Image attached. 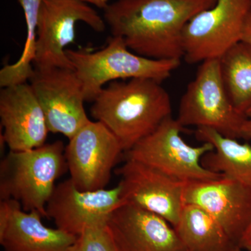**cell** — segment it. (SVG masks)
Here are the masks:
<instances>
[{"label": "cell", "mask_w": 251, "mask_h": 251, "mask_svg": "<svg viewBox=\"0 0 251 251\" xmlns=\"http://www.w3.org/2000/svg\"><path fill=\"white\" fill-rule=\"evenodd\" d=\"M217 0H116L103 10L112 36L135 53L153 59L184 58L187 23Z\"/></svg>", "instance_id": "obj_1"}, {"label": "cell", "mask_w": 251, "mask_h": 251, "mask_svg": "<svg viewBox=\"0 0 251 251\" xmlns=\"http://www.w3.org/2000/svg\"><path fill=\"white\" fill-rule=\"evenodd\" d=\"M176 119L183 128H209L228 138H240L241 127L247 118L236 110L227 95L219 59L201 63L181 97Z\"/></svg>", "instance_id": "obj_6"}, {"label": "cell", "mask_w": 251, "mask_h": 251, "mask_svg": "<svg viewBox=\"0 0 251 251\" xmlns=\"http://www.w3.org/2000/svg\"><path fill=\"white\" fill-rule=\"evenodd\" d=\"M183 201L184 204L199 206L212 216L239 246L251 221V186L225 176L187 181Z\"/></svg>", "instance_id": "obj_13"}, {"label": "cell", "mask_w": 251, "mask_h": 251, "mask_svg": "<svg viewBox=\"0 0 251 251\" xmlns=\"http://www.w3.org/2000/svg\"><path fill=\"white\" fill-rule=\"evenodd\" d=\"M115 173L121 177L124 202L161 216L175 227L184 206L185 182L131 159Z\"/></svg>", "instance_id": "obj_12"}, {"label": "cell", "mask_w": 251, "mask_h": 251, "mask_svg": "<svg viewBox=\"0 0 251 251\" xmlns=\"http://www.w3.org/2000/svg\"><path fill=\"white\" fill-rule=\"evenodd\" d=\"M108 226L121 251H188L166 220L133 204L117 208Z\"/></svg>", "instance_id": "obj_15"}, {"label": "cell", "mask_w": 251, "mask_h": 251, "mask_svg": "<svg viewBox=\"0 0 251 251\" xmlns=\"http://www.w3.org/2000/svg\"><path fill=\"white\" fill-rule=\"evenodd\" d=\"M37 211H26L14 199L0 202V244L4 251H69L76 236L46 227Z\"/></svg>", "instance_id": "obj_16"}, {"label": "cell", "mask_w": 251, "mask_h": 251, "mask_svg": "<svg viewBox=\"0 0 251 251\" xmlns=\"http://www.w3.org/2000/svg\"><path fill=\"white\" fill-rule=\"evenodd\" d=\"M219 59L227 95L236 110L246 117L251 107V45L240 41Z\"/></svg>", "instance_id": "obj_19"}, {"label": "cell", "mask_w": 251, "mask_h": 251, "mask_svg": "<svg viewBox=\"0 0 251 251\" xmlns=\"http://www.w3.org/2000/svg\"><path fill=\"white\" fill-rule=\"evenodd\" d=\"M246 117L247 119H251V107L249 109V110L246 113Z\"/></svg>", "instance_id": "obj_26"}, {"label": "cell", "mask_w": 251, "mask_h": 251, "mask_svg": "<svg viewBox=\"0 0 251 251\" xmlns=\"http://www.w3.org/2000/svg\"><path fill=\"white\" fill-rule=\"evenodd\" d=\"M92 103L91 115L115 135L125 152L173 116L169 94L152 79L110 82Z\"/></svg>", "instance_id": "obj_2"}, {"label": "cell", "mask_w": 251, "mask_h": 251, "mask_svg": "<svg viewBox=\"0 0 251 251\" xmlns=\"http://www.w3.org/2000/svg\"><path fill=\"white\" fill-rule=\"evenodd\" d=\"M29 82L51 133L70 140L91 122L84 107L82 83L74 69L34 68Z\"/></svg>", "instance_id": "obj_9"}, {"label": "cell", "mask_w": 251, "mask_h": 251, "mask_svg": "<svg viewBox=\"0 0 251 251\" xmlns=\"http://www.w3.org/2000/svg\"><path fill=\"white\" fill-rule=\"evenodd\" d=\"M83 22L97 32L106 29V23L90 4L80 0H42L37 25L35 69H74L66 54L74 43L75 25Z\"/></svg>", "instance_id": "obj_7"}, {"label": "cell", "mask_w": 251, "mask_h": 251, "mask_svg": "<svg viewBox=\"0 0 251 251\" xmlns=\"http://www.w3.org/2000/svg\"><path fill=\"white\" fill-rule=\"evenodd\" d=\"M61 140L26 151H9L0 164V199H14L26 211L47 218L56 180L68 170Z\"/></svg>", "instance_id": "obj_3"}, {"label": "cell", "mask_w": 251, "mask_h": 251, "mask_svg": "<svg viewBox=\"0 0 251 251\" xmlns=\"http://www.w3.org/2000/svg\"><path fill=\"white\" fill-rule=\"evenodd\" d=\"M82 83L85 101L93 102L107 83L126 79L149 78L162 82L181 64L176 59L147 58L130 50L119 36L103 49L90 52L66 50Z\"/></svg>", "instance_id": "obj_4"}, {"label": "cell", "mask_w": 251, "mask_h": 251, "mask_svg": "<svg viewBox=\"0 0 251 251\" xmlns=\"http://www.w3.org/2000/svg\"><path fill=\"white\" fill-rule=\"evenodd\" d=\"M69 251H121L108 226L85 229L77 236Z\"/></svg>", "instance_id": "obj_21"}, {"label": "cell", "mask_w": 251, "mask_h": 251, "mask_svg": "<svg viewBox=\"0 0 251 251\" xmlns=\"http://www.w3.org/2000/svg\"><path fill=\"white\" fill-rule=\"evenodd\" d=\"M88 4L94 5L99 9H105L109 4V0H80Z\"/></svg>", "instance_id": "obj_25"}, {"label": "cell", "mask_w": 251, "mask_h": 251, "mask_svg": "<svg viewBox=\"0 0 251 251\" xmlns=\"http://www.w3.org/2000/svg\"><path fill=\"white\" fill-rule=\"evenodd\" d=\"M188 251H240L223 226L199 206L184 204L175 227Z\"/></svg>", "instance_id": "obj_18"}, {"label": "cell", "mask_w": 251, "mask_h": 251, "mask_svg": "<svg viewBox=\"0 0 251 251\" xmlns=\"http://www.w3.org/2000/svg\"><path fill=\"white\" fill-rule=\"evenodd\" d=\"M240 138L251 143V119H247L243 123L240 129Z\"/></svg>", "instance_id": "obj_24"}, {"label": "cell", "mask_w": 251, "mask_h": 251, "mask_svg": "<svg viewBox=\"0 0 251 251\" xmlns=\"http://www.w3.org/2000/svg\"><path fill=\"white\" fill-rule=\"evenodd\" d=\"M251 11V0H217L196 15L183 32L184 58L189 64L219 59L242 41L243 29Z\"/></svg>", "instance_id": "obj_8"}, {"label": "cell", "mask_w": 251, "mask_h": 251, "mask_svg": "<svg viewBox=\"0 0 251 251\" xmlns=\"http://www.w3.org/2000/svg\"><path fill=\"white\" fill-rule=\"evenodd\" d=\"M241 249L251 251V221L239 243Z\"/></svg>", "instance_id": "obj_22"}, {"label": "cell", "mask_w": 251, "mask_h": 251, "mask_svg": "<svg viewBox=\"0 0 251 251\" xmlns=\"http://www.w3.org/2000/svg\"><path fill=\"white\" fill-rule=\"evenodd\" d=\"M123 204L120 184L110 189L82 191L69 178L56 185L46 209L57 228L77 237L85 229L108 226L112 213Z\"/></svg>", "instance_id": "obj_11"}, {"label": "cell", "mask_w": 251, "mask_h": 251, "mask_svg": "<svg viewBox=\"0 0 251 251\" xmlns=\"http://www.w3.org/2000/svg\"><path fill=\"white\" fill-rule=\"evenodd\" d=\"M195 134L199 141L214 147L203 156L206 169L251 186V144L239 143L209 128H196Z\"/></svg>", "instance_id": "obj_17"}, {"label": "cell", "mask_w": 251, "mask_h": 251, "mask_svg": "<svg viewBox=\"0 0 251 251\" xmlns=\"http://www.w3.org/2000/svg\"><path fill=\"white\" fill-rule=\"evenodd\" d=\"M24 12L26 23V39L22 54L13 64L4 66L0 71V86L9 87L25 83L34 74L32 67L37 48V25L39 9L42 0H18Z\"/></svg>", "instance_id": "obj_20"}, {"label": "cell", "mask_w": 251, "mask_h": 251, "mask_svg": "<svg viewBox=\"0 0 251 251\" xmlns=\"http://www.w3.org/2000/svg\"><path fill=\"white\" fill-rule=\"evenodd\" d=\"M183 127L176 118L164 122L128 151L126 159L144 163L183 182L219 179L224 175L206 169L203 156L214 150L208 143L192 146L181 137Z\"/></svg>", "instance_id": "obj_5"}, {"label": "cell", "mask_w": 251, "mask_h": 251, "mask_svg": "<svg viewBox=\"0 0 251 251\" xmlns=\"http://www.w3.org/2000/svg\"><path fill=\"white\" fill-rule=\"evenodd\" d=\"M1 141L10 151H26L46 144L49 130L44 112L30 84L2 87L0 91Z\"/></svg>", "instance_id": "obj_14"}, {"label": "cell", "mask_w": 251, "mask_h": 251, "mask_svg": "<svg viewBox=\"0 0 251 251\" xmlns=\"http://www.w3.org/2000/svg\"><path fill=\"white\" fill-rule=\"evenodd\" d=\"M242 41H245L251 45V11L248 15L244 29H243Z\"/></svg>", "instance_id": "obj_23"}, {"label": "cell", "mask_w": 251, "mask_h": 251, "mask_svg": "<svg viewBox=\"0 0 251 251\" xmlns=\"http://www.w3.org/2000/svg\"><path fill=\"white\" fill-rule=\"evenodd\" d=\"M69 140L65 157L75 186L82 191L105 188L125 151L115 135L100 122L91 121Z\"/></svg>", "instance_id": "obj_10"}]
</instances>
